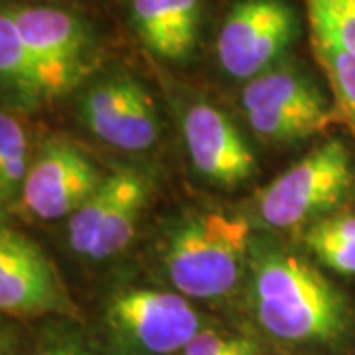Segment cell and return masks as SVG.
Returning <instances> with one entry per match:
<instances>
[{"label":"cell","instance_id":"1","mask_svg":"<svg viewBox=\"0 0 355 355\" xmlns=\"http://www.w3.org/2000/svg\"><path fill=\"white\" fill-rule=\"evenodd\" d=\"M251 302L261 328L288 343H330L349 326L343 294L298 254L253 247Z\"/></svg>","mask_w":355,"mask_h":355},{"label":"cell","instance_id":"2","mask_svg":"<svg viewBox=\"0 0 355 355\" xmlns=\"http://www.w3.org/2000/svg\"><path fill=\"white\" fill-rule=\"evenodd\" d=\"M249 225L223 214L184 219L166 243V270L184 296L214 300L235 288L249 254Z\"/></svg>","mask_w":355,"mask_h":355},{"label":"cell","instance_id":"3","mask_svg":"<svg viewBox=\"0 0 355 355\" xmlns=\"http://www.w3.org/2000/svg\"><path fill=\"white\" fill-rule=\"evenodd\" d=\"M355 188V154L330 139L272 180L257 198V216L270 229L318 221L338 209Z\"/></svg>","mask_w":355,"mask_h":355},{"label":"cell","instance_id":"4","mask_svg":"<svg viewBox=\"0 0 355 355\" xmlns=\"http://www.w3.org/2000/svg\"><path fill=\"white\" fill-rule=\"evenodd\" d=\"M296 34V14L284 0H239L219 30L217 60L229 77L251 81L279 64Z\"/></svg>","mask_w":355,"mask_h":355},{"label":"cell","instance_id":"5","mask_svg":"<svg viewBox=\"0 0 355 355\" xmlns=\"http://www.w3.org/2000/svg\"><path fill=\"white\" fill-rule=\"evenodd\" d=\"M107 320L121 342L144 355L184 352L202 331V320L184 294L150 288L116 292Z\"/></svg>","mask_w":355,"mask_h":355},{"label":"cell","instance_id":"6","mask_svg":"<svg viewBox=\"0 0 355 355\" xmlns=\"http://www.w3.org/2000/svg\"><path fill=\"white\" fill-rule=\"evenodd\" d=\"M0 308L6 316L79 318L60 272L32 239L12 227L0 231Z\"/></svg>","mask_w":355,"mask_h":355},{"label":"cell","instance_id":"7","mask_svg":"<svg viewBox=\"0 0 355 355\" xmlns=\"http://www.w3.org/2000/svg\"><path fill=\"white\" fill-rule=\"evenodd\" d=\"M79 114L97 139L119 150H148L158 140L160 123L153 97L127 73L95 81L79 101Z\"/></svg>","mask_w":355,"mask_h":355},{"label":"cell","instance_id":"8","mask_svg":"<svg viewBox=\"0 0 355 355\" xmlns=\"http://www.w3.org/2000/svg\"><path fill=\"white\" fill-rule=\"evenodd\" d=\"M26 46L36 55L51 95L73 85L85 69L93 40L87 24L69 10L46 4L4 6Z\"/></svg>","mask_w":355,"mask_h":355},{"label":"cell","instance_id":"9","mask_svg":"<svg viewBox=\"0 0 355 355\" xmlns=\"http://www.w3.org/2000/svg\"><path fill=\"white\" fill-rule=\"evenodd\" d=\"M103 178L77 146L53 139L34 154L20 203L38 219L69 217L97 190Z\"/></svg>","mask_w":355,"mask_h":355},{"label":"cell","instance_id":"10","mask_svg":"<svg viewBox=\"0 0 355 355\" xmlns=\"http://www.w3.org/2000/svg\"><path fill=\"white\" fill-rule=\"evenodd\" d=\"M184 140L193 168L219 186H237L257 170L253 150L225 114L209 103L188 107L182 121Z\"/></svg>","mask_w":355,"mask_h":355},{"label":"cell","instance_id":"11","mask_svg":"<svg viewBox=\"0 0 355 355\" xmlns=\"http://www.w3.org/2000/svg\"><path fill=\"white\" fill-rule=\"evenodd\" d=\"M135 30L162 60L182 62L200 36L202 0H130Z\"/></svg>","mask_w":355,"mask_h":355},{"label":"cell","instance_id":"12","mask_svg":"<svg viewBox=\"0 0 355 355\" xmlns=\"http://www.w3.org/2000/svg\"><path fill=\"white\" fill-rule=\"evenodd\" d=\"M241 105L245 113L292 114L316 119L328 125L340 121L334 103L326 101L316 83L294 67L275 65L263 76L247 81L241 93Z\"/></svg>","mask_w":355,"mask_h":355},{"label":"cell","instance_id":"13","mask_svg":"<svg viewBox=\"0 0 355 355\" xmlns=\"http://www.w3.org/2000/svg\"><path fill=\"white\" fill-rule=\"evenodd\" d=\"M0 73L4 89L16 95L18 101L36 105L51 97L36 55L26 46L6 8L0 12Z\"/></svg>","mask_w":355,"mask_h":355},{"label":"cell","instance_id":"14","mask_svg":"<svg viewBox=\"0 0 355 355\" xmlns=\"http://www.w3.org/2000/svg\"><path fill=\"white\" fill-rule=\"evenodd\" d=\"M148 202V182L135 170H123L121 190L114 200L113 209L105 219L99 237L91 249L89 259L103 261L119 254L135 235L142 209Z\"/></svg>","mask_w":355,"mask_h":355},{"label":"cell","instance_id":"15","mask_svg":"<svg viewBox=\"0 0 355 355\" xmlns=\"http://www.w3.org/2000/svg\"><path fill=\"white\" fill-rule=\"evenodd\" d=\"M312 51L318 65L328 79L334 109L343 125H347L355 140V53L320 32L310 30Z\"/></svg>","mask_w":355,"mask_h":355},{"label":"cell","instance_id":"16","mask_svg":"<svg viewBox=\"0 0 355 355\" xmlns=\"http://www.w3.org/2000/svg\"><path fill=\"white\" fill-rule=\"evenodd\" d=\"M304 245L322 265L355 277V214H331L310 223Z\"/></svg>","mask_w":355,"mask_h":355},{"label":"cell","instance_id":"17","mask_svg":"<svg viewBox=\"0 0 355 355\" xmlns=\"http://www.w3.org/2000/svg\"><path fill=\"white\" fill-rule=\"evenodd\" d=\"M121 182H123V170H114L113 174H107L97 186V190L69 216L67 239H69V247L77 254L89 259L103 223L113 209L114 200L121 190Z\"/></svg>","mask_w":355,"mask_h":355},{"label":"cell","instance_id":"18","mask_svg":"<svg viewBox=\"0 0 355 355\" xmlns=\"http://www.w3.org/2000/svg\"><path fill=\"white\" fill-rule=\"evenodd\" d=\"M32 166L28 137L22 123L10 111L0 114V200L10 207L20 203L26 178Z\"/></svg>","mask_w":355,"mask_h":355},{"label":"cell","instance_id":"19","mask_svg":"<svg viewBox=\"0 0 355 355\" xmlns=\"http://www.w3.org/2000/svg\"><path fill=\"white\" fill-rule=\"evenodd\" d=\"M312 32H320L355 53V0H306Z\"/></svg>","mask_w":355,"mask_h":355},{"label":"cell","instance_id":"20","mask_svg":"<svg viewBox=\"0 0 355 355\" xmlns=\"http://www.w3.org/2000/svg\"><path fill=\"white\" fill-rule=\"evenodd\" d=\"M247 121H249V127L253 128L257 137L272 140V142H291V140L304 139V137L316 135V132L328 127V123H322L316 119L265 113V111L247 113Z\"/></svg>","mask_w":355,"mask_h":355},{"label":"cell","instance_id":"21","mask_svg":"<svg viewBox=\"0 0 355 355\" xmlns=\"http://www.w3.org/2000/svg\"><path fill=\"white\" fill-rule=\"evenodd\" d=\"M182 355H259V349L254 342L241 336L200 331Z\"/></svg>","mask_w":355,"mask_h":355},{"label":"cell","instance_id":"22","mask_svg":"<svg viewBox=\"0 0 355 355\" xmlns=\"http://www.w3.org/2000/svg\"><path fill=\"white\" fill-rule=\"evenodd\" d=\"M28 355H95L89 343L77 334H55L38 343Z\"/></svg>","mask_w":355,"mask_h":355}]
</instances>
